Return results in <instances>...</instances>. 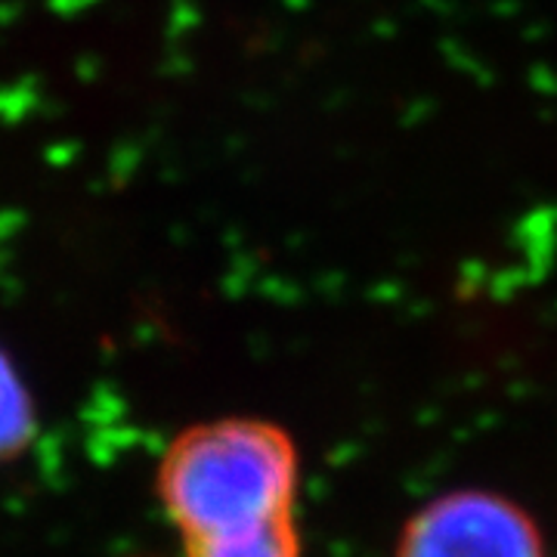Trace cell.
<instances>
[{"mask_svg": "<svg viewBox=\"0 0 557 557\" xmlns=\"http://www.w3.org/2000/svg\"><path fill=\"white\" fill-rule=\"evenodd\" d=\"M183 552L186 557H300V533L292 520L245 536L183 542Z\"/></svg>", "mask_w": 557, "mask_h": 557, "instance_id": "4", "label": "cell"}, {"mask_svg": "<svg viewBox=\"0 0 557 557\" xmlns=\"http://www.w3.org/2000/svg\"><path fill=\"white\" fill-rule=\"evenodd\" d=\"M38 428L35 403L16 372L13 359L0 347V461L16 458L32 443Z\"/></svg>", "mask_w": 557, "mask_h": 557, "instance_id": "3", "label": "cell"}, {"mask_svg": "<svg viewBox=\"0 0 557 557\" xmlns=\"http://www.w3.org/2000/svg\"><path fill=\"white\" fill-rule=\"evenodd\" d=\"M156 480L183 542L245 536L295 520L298 449L273 421L218 418L186 428Z\"/></svg>", "mask_w": 557, "mask_h": 557, "instance_id": "1", "label": "cell"}, {"mask_svg": "<svg viewBox=\"0 0 557 557\" xmlns=\"http://www.w3.org/2000/svg\"><path fill=\"white\" fill-rule=\"evenodd\" d=\"M397 557H545V545L536 520L511 498L456 490L409 518Z\"/></svg>", "mask_w": 557, "mask_h": 557, "instance_id": "2", "label": "cell"}]
</instances>
